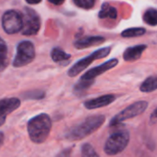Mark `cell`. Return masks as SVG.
Returning a JSON list of instances; mask_svg holds the SVG:
<instances>
[{"instance_id":"603a6c76","label":"cell","mask_w":157,"mask_h":157,"mask_svg":"<svg viewBox=\"0 0 157 157\" xmlns=\"http://www.w3.org/2000/svg\"><path fill=\"white\" fill-rule=\"evenodd\" d=\"M8 65L7 55H0V72H3Z\"/></svg>"},{"instance_id":"5b68a950","label":"cell","mask_w":157,"mask_h":157,"mask_svg":"<svg viewBox=\"0 0 157 157\" xmlns=\"http://www.w3.org/2000/svg\"><path fill=\"white\" fill-rule=\"evenodd\" d=\"M110 53V47H105V48H101L96 52H94L93 53L89 54L88 56L81 59L80 61H78L77 63H75L68 71V75L70 77H75L77 75H79L82 71H84L86 67H88L93 62H95L96 60L107 57L109 54Z\"/></svg>"},{"instance_id":"ba28073f","label":"cell","mask_w":157,"mask_h":157,"mask_svg":"<svg viewBox=\"0 0 157 157\" xmlns=\"http://www.w3.org/2000/svg\"><path fill=\"white\" fill-rule=\"evenodd\" d=\"M2 27L7 34H15L21 31L23 27L21 14L16 10H7L2 17Z\"/></svg>"},{"instance_id":"8fae6325","label":"cell","mask_w":157,"mask_h":157,"mask_svg":"<svg viewBox=\"0 0 157 157\" xmlns=\"http://www.w3.org/2000/svg\"><path fill=\"white\" fill-rule=\"evenodd\" d=\"M116 99V97L114 95H104L93 99L86 100L84 103V106L87 109H96L99 108H103L106 106L110 105L112 102H114Z\"/></svg>"},{"instance_id":"7a4b0ae2","label":"cell","mask_w":157,"mask_h":157,"mask_svg":"<svg viewBox=\"0 0 157 157\" xmlns=\"http://www.w3.org/2000/svg\"><path fill=\"white\" fill-rule=\"evenodd\" d=\"M105 116L95 115L86 118L83 122L72 127L64 135V138L71 142L80 141L98 131L105 122Z\"/></svg>"},{"instance_id":"4fadbf2b","label":"cell","mask_w":157,"mask_h":157,"mask_svg":"<svg viewBox=\"0 0 157 157\" xmlns=\"http://www.w3.org/2000/svg\"><path fill=\"white\" fill-rule=\"evenodd\" d=\"M147 48L146 45H137V46H133V47H130L127 48L123 53V58L125 61L127 62H133L136 61L138 59H140V57L142 56L144 51Z\"/></svg>"},{"instance_id":"ffe728a7","label":"cell","mask_w":157,"mask_h":157,"mask_svg":"<svg viewBox=\"0 0 157 157\" xmlns=\"http://www.w3.org/2000/svg\"><path fill=\"white\" fill-rule=\"evenodd\" d=\"M45 97V92L42 90H31L28 91L23 94V98L25 99H31V100H40Z\"/></svg>"},{"instance_id":"83f0119b","label":"cell","mask_w":157,"mask_h":157,"mask_svg":"<svg viewBox=\"0 0 157 157\" xmlns=\"http://www.w3.org/2000/svg\"><path fill=\"white\" fill-rule=\"evenodd\" d=\"M26 2L29 5H37L41 2V0H26Z\"/></svg>"},{"instance_id":"7c38bea8","label":"cell","mask_w":157,"mask_h":157,"mask_svg":"<svg viewBox=\"0 0 157 157\" xmlns=\"http://www.w3.org/2000/svg\"><path fill=\"white\" fill-rule=\"evenodd\" d=\"M104 41H105L104 37H101V36H88V37L81 38V39L77 40L76 41H75L74 46H75V48H76L78 50H82V49H86V48H89V47H92V46L101 44Z\"/></svg>"},{"instance_id":"ac0fdd59","label":"cell","mask_w":157,"mask_h":157,"mask_svg":"<svg viewBox=\"0 0 157 157\" xmlns=\"http://www.w3.org/2000/svg\"><path fill=\"white\" fill-rule=\"evenodd\" d=\"M93 84H94V80H85L80 78L79 82L76 83L74 87V92L77 95H80L84 93L86 90H87Z\"/></svg>"},{"instance_id":"d6986e66","label":"cell","mask_w":157,"mask_h":157,"mask_svg":"<svg viewBox=\"0 0 157 157\" xmlns=\"http://www.w3.org/2000/svg\"><path fill=\"white\" fill-rule=\"evenodd\" d=\"M146 30L144 28H131L123 30L121 32V37L123 38H134L145 34Z\"/></svg>"},{"instance_id":"52a82bcc","label":"cell","mask_w":157,"mask_h":157,"mask_svg":"<svg viewBox=\"0 0 157 157\" xmlns=\"http://www.w3.org/2000/svg\"><path fill=\"white\" fill-rule=\"evenodd\" d=\"M147 107H148V102L146 101H137L130 105L129 107L121 110L119 114H117L114 118H112V120L110 121L109 126L111 127L117 124H121L122 121L126 120L132 119L134 117L141 115L146 110Z\"/></svg>"},{"instance_id":"30bf717a","label":"cell","mask_w":157,"mask_h":157,"mask_svg":"<svg viewBox=\"0 0 157 157\" xmlns=\"http://www.w3.org/2000/svg\"><path fill=\"white\" fill-rule=\"evenodd\" d=\"M119 61L117 59H111L102 64H100L99 66L94 67L90 70H88L86 74H84L81 77V79H85V80H94L97 76L104 74L105 72L114 68L117 64H118Z\"/></svg>"},{"instance_id":"9a60e30c","label":"cell","mask_w":157,"mask_h":157,"mask_svg":"<svg viewBox=\"0 0 157 157\" xmlns=\"http://www.w3.org/2000/svg\"><path fill=\"white\" fill-rule=\"evenodd\" d=\"M157 89V76H150L146 78L140 86V90L144 93L153 92Z\"/></svg>"},{"instance_id":"5bb4252c","label":"cell","mask_w":157,"mask_h":157,"mask_svg":"<svg viewBox=\"0 0 157 157\" xmlns=\"http://www.w3.org/2000/svg\"><path fill=\"white\" fill-rule=\"evenodd\" d=\"M117 9L114 6H111L110 5H109L108 3H105L102 7L101 10L98 13V17L100 18H111V19H115L117 17Z\"/></svg>"},{"instance_id":"e0dca14e","label":"cell","mask_w":157,"mask_h":157,"mask_svg":"<svg viewBox=\"0 0 157 157\" xmlns=\"http://www.w3.org/2000/svg\"><path fill=\"white\" fill-rule=\"evenodd\" d=\"M143 18L144 20V22L150 26H156L157 25V9L155 8H148Z\"/></svg>"},{"instance_id":"f1b7e54d","label":"cell","mask_w":157,"mask_h":157,"mask_svg":"<svg viewBox=\"0 0 157 157\" xmlns=\"http://www.w3.org/2000/svg\"><path fill=\"white\" fill-rule=\"evenodd\" d=\"M3 141H4V133L0 132V144L3 143Z\"/></svg>"},{"instance_id":"3957f363","label":"cell","mask_w":157,"mask_h":157,"mask_svg":"<svg viewBox=\"0 0 157 157\" xmlns=\"http://www.w3.org/2000/svg\"><path fill=\"white\" fill-rule=\"evenodd\" d=\"M121 124H117L118 129H115L114 132L109 136L105 144L104 151L109 155H116L121 154L129 144L130 132L125 129H121Z\"/></svg>"},{"instance_id":"d4e9b609","label":"cell","mask_w":157,"mask_h":157,"mask_svg":"<svg viewBox=\"0 0 157 157\" xmlns=\"http://www.w3.org/2000/svg\"><path fill=\"white\" fill-rule=\"evenodd\" d=\"M71 154H72V149L68 148V149H65V150L62 151L60 154L57 155L56 157H71Z\"/></svg>"},{"instance_id":"2e32d148","label":"cell","mask_w":157,"mask_h":157,"mask_svg":"<svg viewBox=\"0 0 157 157\" xmlns=\"http://www.w3.org/2000/svg\"><path fill=\"white\" fill-rule=\"evenodd\" d=\"M51 57L54 63H61L69 60L71 58V55L69 53H66L60 48H54L51 52Z\"/></svg>"},{"instance_id":"484cf974","label":"cell","mask_w":157,"mask_h":157,"mask_svg":"<svg viewBox=\"0 0 157 157\" xmlns=\"http://www.w3.org/2000/svg\"><path fill=\"white\" fill-rule=\"evenodd\" d=\"M150 121H152V123H155V122H156L157 121V108L154 110L153 114L151 115Z\"/></svg>"},{"instance_id":"7402d4cb","label":"cell","mask_w":157,"mask_h":157,"mask_svg":"<svg viewBox=\"0 0 157 157\" xmlns=\"http://www.w3.org/2000/svg\"><path fill=\"white\" fill-rule=\"evenodd\" d=\"M75 6L84 9H90L95 6L96 0H73Z\"/></svg>"},{"instance_id":"9c48e42d","label":"cell","mask_w":157,"mask_h":157,"mask_svg":"<svg viewBox=\"0 0 157 157\" xmlns=\"http://www.w3.org/2000/svg\"><path fill=\"white\" fill-rule=\"evenodd\" d=\"M20 103V100L17 98H4L0 100V126L5 123L8 114L19 108Z\"/></svg>"},{"instance_id":"cb8c5ba5","label":"cell","mask_w":157,"mask_h":157,"mask_svg":"<svg viewBox=\"0 0 157 157\" xmlns=\"http://www.w3.org/2000/svg\"><path fill=\"white\" fill-rule=\"evenodd\" d=\"M0 55H7L6 44L1 37H0Z\"/></svg>"},{"instance_id":"8992f818","label":"cell","mask_w":157,"mask_h":157,"mask_svg":"<svg viewBox=\"0 0 157 157\" xmlns=\"http://www.w3.org/2000/svg\"><path fill=\"white\" fill-rule=\"evenodd\" d=\"M21 16L23 21L22 34L26 36L36 35L40 29V17L38 13L30 7H25Z\"/></svg>"},{"instance_id":"4316f807","label":"cell","mask_w":157,"mask_h":157,"mask_svg":"<svg viewBox=\"0 0 157 157\" xmlns=\"http://www.w3.org/2000/svg\"><path fill=\"white\" fill-rule=\"evenodd\" d=\"M48 1H49L50 3L55 5V6H60V5H62L65 0H48Z\"/></svg>"},{"instance_id":"44dd1931","label":"cell","mask_w":157,"mask_h":157,"mask_svg":"<svg viewBox=\"0 0 157 157\" xmlns=\"http://www.w3.org/2000/svg\"><path fill=\"white\" fill-rule=\"evenodd\" d=\"M81 154H82V157H99V155L95 151V149L93 148V146L89 144H85L82 146Z\"/></svg>"},{"instance_id":"277c9868","label":"cell","mask_w":157,"mask_h":157,"mask_svg":"<svg viewBox=\"0 0 157 157\" xmlns=\"http://www.w3.org/2000/svg\"><path fill=\"white\" fill-rule=\"evenodd\" d=\"M35 58V48L31 41L23 40L17 46V53L13 61L14 67H23Z\"/></svg>"},{"instance_id":"6da1fadb","label":"cell","mask_w":157,"mask_h":157,"mask_svg":"<svg viewBox=\"0 0 157 157\" xmlns=\"http://www.w3.org/2000/svg\"><path fill=\"white\" fill-rule=\"evenodd\" d=\"M52 122L51 117L46 113H40L28 121L27 129L29 137L34 144L44 143L51 132Z\"/></svg>"}]
</instances>
